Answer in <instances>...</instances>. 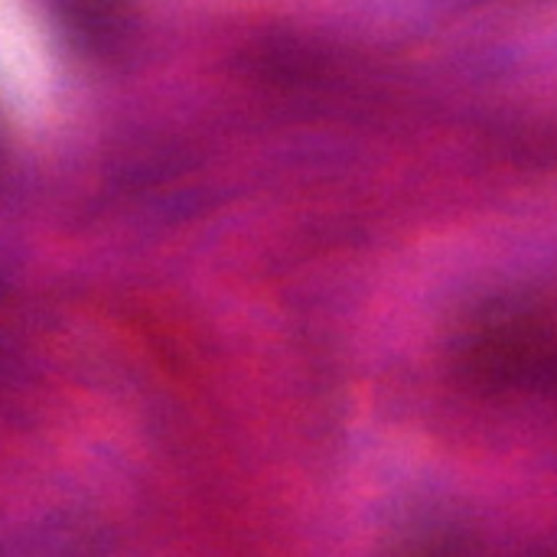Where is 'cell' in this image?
I'll return each mask as SVG.
<instances>
[{"label":"cell","mask_w":557,"mask_h":557,"mask_svg":"<svg viewBox=\"0 0 557 557\" xmlns=\"http://www.w3.org/2000/svg\"><path fill=\"white\" fill-rule=\"evenodd\" d=\"M454 362L486 395L557 392V307L539 297L480 304L457 330Z\"/></svg>","instance_id":"1"},{"label":"cell","mask_w":557,"mask_h":557,"mask_svg":"<svg viewBox=\"0 0 557 557\" xmlns=\"http://www.w3.org/2000/svg\"><path fill=\"white\" fill-rule=\"evenodd\" d=\"M69 36L95 52L108 55L121 49L134 29V3L131 0H49Z\"/></svg>","instance_id":"2"}]
</instances>
